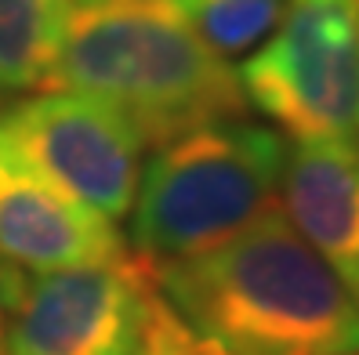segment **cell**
I'll return each mask as SVG.
<instances>
[{"instance_id": "3957f363", "label": "cell", "mask_w": 359, "mask_h": 355, "mask_svg": "<svg viewBox=\"0 0 359 355\" xmlns=\"http://www.w3.org/2000/svg\"><path fill=\"white\" fill-rule=\"evenodd\" d=\"M287 167V141L243 116L218 120L156 145L131 203V243L142 261H178L225 243L258 221Z\"/></svg>"}, {"instance_id": "ba28073f", "label": "cell", "mask_w": 359, "mask_h": 355, "mask_svg": "<svg viewBox=\"0 0 359 355\" xmlns=\"http://www.w3.org/2000/svg\"><path fill=\"white\" fill-rule=\"evenodd\" d=\"M280 189L290 225L359 301V141L298 138L287 149Z\"/></svg>"}, {"instance_id": "5b68a950", "label": "cell", "mask_w": 359, "mask_h": 355, "mask_svg": "<svg viewBox=\"0 0 359 355\" xmlns=\"http://www.w3.org/2000/svg\"><path fill=\"white\" fill-rule=\"evenodd\" d=\"M153 272L138 254L113 265L33 268L0 258L8 355H138Z\"/></svg>"}, {"instance_id": "5bb4252c", "label": "cell", "mask_w": 359, "mask_h": 355, "mask_svg": "<svg viewBox=\"0 0 359 355\" xmlns=\"http://www.w3.org/2000/svg\"><path fill=\"white\" fill-rule=\"evenodd\" d=\"M355 120H359V116H355Z\"/></svg>"}, {"instance_id": "6da1fadb", "label": "cell", "mask_w": 359, "mask_h": 355, "mask_svg": "<svg viewBox=\"0 0 359 355\" xmlns=\"http://www.w3.org/2000/svg\"><path fill=\"white\" fill-rule=\"evenodd\" d=\"M149 272L229 355H359V301L280 207L203 254Z\"/></svg>"}, {"instance_id": "277c9868", "label": "cell", "mask_w": 359, "mask_h": 355, "mask_svg": "<svg viewBox=\"0 0 359 355\" xmlns=\"http://www.w3.org/2000/svg\"><path fill=\"white\" fill-rule=\"evenodd\" d=\"M240 83L294 138L352 134L359 116V0H290L272 40L255 51Z\"/></svg>"}, {"instance_id": "9c48e42d", "label": "cell", "mask_w": 359, "mask_h": 355, "mask_svg": "<svg viewBox=\"0 0 359 355\" xmlns=\"http://www.w3.org/2000/svg\"><path fill=\"white\" fill-rule=\"evenodd\" d=\"M69 15L73 0H0V102L51 80Z\"/></svg>"}, {"instance_id": "7a4b0ae2", "label": "cell", "mask_w": 359, "mask_h": 355, "mask_svg": "<svg viewBox=\"0 0 359 355\" xmlns=\"http://www.w3.org/2000/svg\"><path fill=\"white\" fill-rule=\"evenodd\" d=\"M51 80L109 106L142 145L247 113L240 73L203 44L171 0L73 8Z\"/></svg>"}, {"instance_id": "30bf717a", "label": "cell", "mask_w": 359, "mask_h": 355, "mask_svg": "<svg viewBox=\"0 0 359 355\" xmlns=\"http://www.w3.org/2000/svg\"><path fill=\"white\" fill-rule=\"evenodd\" d=\"M171 4L222 58L262 44L287 11L283 0H171Z\"/></svg>"}, {"instance_id": "8fae6325", "label": "cell", "mask_w": 359, "mask_h": 355, "mask_svg": "<svg viewBox=\"0 0 359 355\" xmlns=\"http://www.w3.org/2000/svg\"><path fill=\"white\" fill-rule=\"evenodd\" d=\"M138 355H229V351L215 337L200 333L171 301L160 294V286L149 283Z\"/></svg>"}, {"instance_id": "7c38bea8", "label": "cell", "mask_w": 359, "mask_h": 355, "mask_svg": "<svg viewBox=\"0 0 359 355\" xmlns=\"http://www.w3.org/2000/svg\"><path fill=\"white\" fill-rule=\"evenodd\" d=\"M0 351H4V323H0Z\"/></svg>"}, {"instance_id": "4fadbf2b", "label": "cell", "mask_w": 359, "mask_h": 355, "mask_svg": "<svg viewBox=\"0 0 359 355\" xmlns=\"http://www.w3.org/2000/svg\"><path fill=\"white\" fill-rule=\"evenodd\" d=\"M76 4H98V0H76Z\"/></svg>"}, {"instance_id": "52a82bcc", "label": "cell", "mask_w": 359, "mask_h": 355, "mask_svg": "<svg viewBox=\"0 0 359 355\" xmlns=\"http://www.w3.org/2000/svg\"><path fill=\"white\" fill-rule=\"evenodd\" d=\"M0 258L33 272L128 258L109 218L58 189L0 145Z\"/></svg>"}, {"instance_id": "8992f818", "label": "cell", "mask_w": 359, "mask_h": 355, "mask_svg": "<svg viewBox=\"0 0 359 355\" xmlns=\"http://www.w3.org/2000/svg\"><path fill=\"white\" fill-rule=\"evenodd\" d=\"M0 145L102 218H128L142 178V138L98 98L51 88L0 106Z\"/></svg>"}]
</instances>
